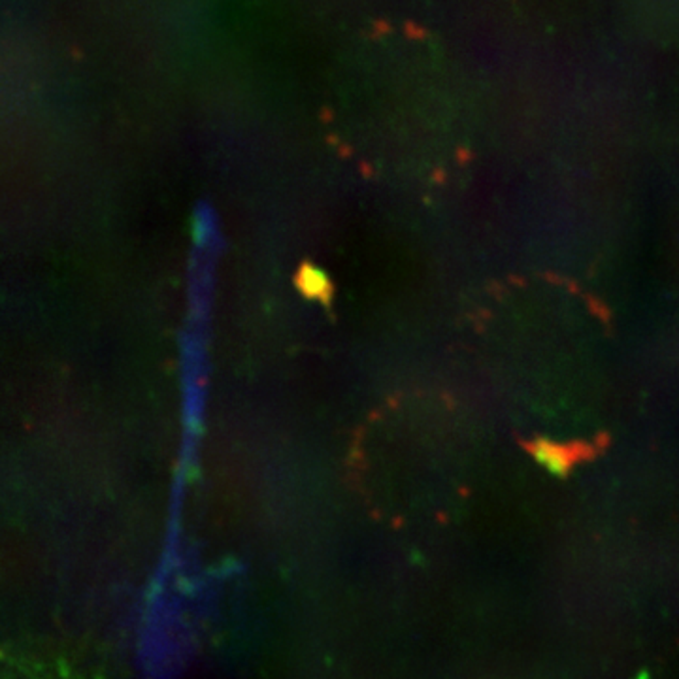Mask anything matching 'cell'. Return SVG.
I'll list each match as a JSON object with an SVG mask.
<instances>
[{
    "mask_svg": "<svg viewBox=\"0 0 679 679\" xmlns=\"http://www.w3.org/2000/svg\"><path fill=\"white\" fill-rule=\"evenodd\" d=\"M636 679H651V674H649L647 670H641Z\"/></svg>",
    "mask_w": 679,
    "mask_h": 679,
    "instance_id": "7a4b0ae2",
    "label": "cell"
},
{
    "mask_svg": "<svg viewBox=\"0 0 679 679\" xmlns=\"http://www.w3.org/2000/svg\"><path fill=\"white\" fill-rule=\"evenodd\" d=\"M530 453L549 474L557 477H564L572 466V457L558 445L551 444L547 440H536L530 444Z\"/></svg>",
    "mask_w": 679,
    "mask_h": 679,
    "instance_id": "6da1fadb",
    "label": "cell"
}]
</instances>
